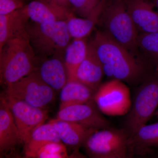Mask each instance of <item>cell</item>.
<instances>
[{
  "label": "cell",
  "mask_w": 158,
  "mask_h": 158,
  "mask_svg": "<svg viewBox=\"0 0 158 158\" xmlns=\"http://www.w3.org/2000/svg\"><path fill=\"white\" fill-rule=\"evenodd\" d=\"M101 63L104 75L112 80L133 84L141 83L153 72L104 31H96L90 41Z\"/></svg>",
  "instance_id": "1"
},
{
  "label": "cell",
  "mask_w": 158,
  "mask_h": 158,
  "mask_svg": "<svg viewBox=\"0 0 158 158\" xmlns=\"http://www.w3.org/2000/svg\"><path fill=\"white\" fill-rule=\"evenodd\" d=\"M27 30L12 37L0 49L1 83L7 86L36 70L38 61Z\"/></svg>",
  "instance_id": "2"
},
{
  "label": "cell",
  "mask_w": 158,
  "mask_h": 158,
  "mask_svg": "<svg viewBox=\"0 0 158 158\" xmlns=\"http://www.w3.org/2000/svg\"><path fill=\"white\" fill-rule=\"evenodd\" d=\"M26 30L38 61L52 57L64 59L71 37L66 21L27 24Z\"/></svg>",
  "instance_id": "3"
},
{
  "label": "cell",
  "mask_w": 158,
  "mask_h": 158,
  "mask_svg": "<svg viewBox=\"0 0 158 158\" xmlns=\"http://www.w3.org/2000/svg\"><path fill=\"white\" fill-rule=\"evenodd\" d=\"M98 24L110 38L135 56L138 33L123 0H107Z\"/></svg>",
  "instance_id": "4"
},
{
  "label": "cell",
  "mask_w": 158,
  "mask_h": 158,
  "mask_svg": "<svg viewBox=\"0 0 158 158\" xmlns=\"http://www.w3.org/2000/svg\"><path fill=\"white\" fill-rule=\"evenodd\" d=\"M158 108V71H153L141 82L132 101L124 129L129 136L147 124Z\"/></svg>",
  "instance_id": "5"
},
{
  "label": "cell",
  "mask_w": 158,
  "mask_h": 158,
  "mask_svg": "<svg viewBox=\"0 0 158 158\" xmlns=\"http://www.w3.org/2000/svg\"><path fill=\"white\" fill-rule=\"evenodd\" d=\"M128 138L129 135L124 129L107 128L94 132L83 148L88 158H108L125 155L129 154Z\"/></svg>",
  "instance_id": "6"
},
{
  "label": "cell",
  "mask_w": 158,
  "mask_h": 158,
  "mask_svg": "<svg viewBox=\"0 0 158 158\" xmlns=\"http://www.w3.org/2000/svg\"><path fill=\"white\" fill-rule=\"evenodd\" d=\"M5 94L44 109L55 98V90L43 81L37 69L28 75L6 86Z\"/></svg>",
  "instance_id": "7"
},
{
  "label": "cell",
  "mask_w": 158,
  "mask_h": 158,
  "mask_svg": "<svg viewBox=\"0 0 158 158\" xmlns=\"http://www.w3.org/2000/svg\"><path fill=\"white\" fill-rule=\"evenodd\" d=\"M94 101L101 113L109 116L127 115L132 104L128 87L115 79L100 85L94 93Z\"/></svg>",
  "instance_id": "8"
},
{
  "label": "cell",
  "mask_w": 158,
  "mask_h": 158,
  "mask_svg": "<svg viewBox=\"0 0 158 158\" xmlns=\"http://www.w3.org/2000/svg\"><path fill=\"white\" fill-rule=\"evenodd\" d=\"M3 95L12 113L24 145L34 130L46 121L48 111L6 94Z\"/></svg>",
  "instance_id": "9"
},
{
  "label": "cell",
  "mask_w": 158,
  "mask_h": 158,
  "mask_svg": "<svg viewBox=\"0 0 158 158\" xmlns=\"http://www.w3.org/2000/svg\"><path fill=\"white\" fill-rule=\"evenodd\" d=\"M103 115L93 101L59 110L54 119L74 123L97 131L111 127Z\"/></svg>",
  "instance_id": "10"
},
{
  "label": "cell",
  "mask_w": 158,
  "mask_h": 158,
  "mask_svg": "<svg viewBox=\"0 0 158 158\" xmlns=\"http://www.w3.org/2000/svg\"><path fill=\"white\" fill-rule=\"evenodd\" d=\"M138 34L158 32V12L148 0H123Z\"/></svg>",
  "instance_id": "11"
},
{
  "label": "cell",
  "mask_w": 158,
  "mask_h": 158,
  "mask_svg": "<svg viewBox=\"0 0 158 158\" xmlns=\"http://www.w3.org/2000/svg\"><path fill=\"white\" fill-rule=\"evenodd\" d=\"M29 19L37 23L67 21L74 15L71 10L49 0H34L25 6Z\"/></svg>",
  "instance_id": "12"
},
{
  "label": "cell",
  "mask_w": 158,
  "mask_h": 158,
  "mask_svg": "<svg viewBox=\"0 0 158 158\" xmlns=\"http://www.w3.org/2000/svg\"><path fill=\"white\" fill-rule=\"evenodd\" d=\"M22 143L18 129L6 99L2 95L0 102L1 154L15 150L16 146Z\"/></svg>",
  "instance_id": "13"
},
{
  "label": "cell",
  "mask_w": 158,
  "mask_h": 158,
  "mask_svg": "<svg viewBox=\"0 0 158 158\" xmlns=\"http://www.w3.org/2000/svg\"><path fill=\"white\" fill-rule=\"evenodd\" d=\"M129 153L134 158L142 157L158 147V122L142 126L128 141Z\"/></svg>",
  "instance_id": "14"
},
{
  "label": "cell",
  "mask_w": 158,
  "mask_h": 158,
  "mask_svg": "<svg viewBox=\"0 0 158 158\" xmlns=\"http://www.w3.org/2000/svg\"><path fill=\"white\" fill-rule=\"evenodd\" d=\"M104 75L101 63L92 44L88 42V53L77 71L75 81L81 82L95 92L100 86Z\"/></svg>",
  "instance_id": "15"
},
{
  "label": "cell",
  "mask_w": 158,
  "mask_h": 158,
  "mask_svg": "<svg viewBox=\"0 0 158 158\" xmlns=\"http://www.w3.org/2000/svg\"><path fill=\"white\" fill-rule=\"evenodd\" d=\"M49 122L53 125L61 141L73 151L83 147L89 137L96 131L70 122L54 119Z\"/></svg>",
  "instance_id": "16"
},
{
  "label": "cell",
  "mask_w": 158,
  "mask_h": 158,
  "mask_svg": "<svg viewBox=\"0 0 158 158\" xmlns=\"http://www.w3.org/2000/svg\"><path fill=\"white\" fill-rule=\"evenodd\" d=\"M37 71L43 81L55 91L61 90L68 81L64 59L52 57L43 60Z\"/></svg>",
  "instance_id": "17"
},
{
  "label": "cell",
  "mask_w": 158,
  "mask_h": 158,
  "mask_svg": "<svg viewBox=\"0 0 158 158\" xmlns=\"http://www.w3.org/2000/svg\"><path fill=\"white\" fill-rule=\"evenodd\" d=\"M29 20L25 6L6 15H0V49L9 40L23 33Z\"/></svg>",
  "instance_id": "18"
},
{
  "label": "cell",
  "mask_w": 158,
  "mask_h": 158,
  "mask_svg": "<svg viewBox=\"0 0 158 158\" xmlns=\"http://www.w3.org/2000/svg\"><path fill=\"white\" fill-rule=\"evenodd\" d=\"M107 1V0H102L88 17L78 18L74 15L66 21L71 38H86L90 35L96 25L98 24Z\"/></svg>",
  "instance_id": "19"
},
{
  "label": "cell",
  "mask_w": 158,
  "mask_h": 158,
  "mask_svg": "<svg viewBox=\"0 0 158 158\" xmlns=\"http://www.w3.org/2000/svg\"><path fill=\"white\" fill-rule=\"evenodd\" d=\"M62 142L53 125L49 121L38 127L32 132L23 145L24 156L34 158L36 153L46 144L52 142Z\"/></svg>",
  "instance_id": "20"
},
{
  "label": "cell",
  "mask_w": 158,
  "mask_h": 158,
  "mask_svg": "<svg viewBox=\"0 0 158 158\" xmlns=\"http://www.w3.org/2000/svg\"><path fill=\"white\" fill-rule=\"evenodd\" d=\"M95 91L77 81H69L60 90L59 110L94 101Z\"/></svg>",
  "instance_id": "21"
},
{
  "label": "cell",
  "mask_w": 158,
  "mask_h": 158,
  "mask_svg": "<svg viewBox=\"0 0 158 158\" xmlns=\"http://www.w3.org/2000/svg\"><path fill=\"white\" fill-rule=\"evenodd\" d=\"M88 42L86 38L74 39L69 43L64 54V63L68 76V81H75L79 66L88 53Z\"/></svg>",
  "instance_id": "22"
},
{
  "label": "cell",
  "mask_w": 158,
  "mask_h": 158,
  "mask_svg": "<svg viewBox=\"0 0 158 158\" xmlns=\"http://www.w3.org/2000/svg\"><path fill=\"white\" fill-rule=\"evenodd\" d=\"M137 47L148 59L150 64L158 69V32L138 34Z\"/></svg>",
  "instance_id": "23"
},
{
  "label": "cell",
  "mask_w": 158,
  "mask_h": 158,
  "mask_svg": "<svg viewBox=\"0 0 158 158\" xmlns=\"http://www.w3.org/2000/svg\"><path fill=\"white\" fill-rule=\"evenodd\" d=\"M68 156L65 145L62 142H52L39 149L34 158H66Z\"/></svg>",
  "instance_id": "24"
},
{
  "label": "cell",
  "mask_w": 158,
  "mask_h": 158,
  "mask_svg": "<svg viewBox=\"0 0 158 158\" xmlns=\"http://www.w3.org/2000/svg\"><path fill=\"white\" fill-rule=\"evenodd\" d=\"M102 0H69L74 14L81 18H87L98 6Z\"/></svg>",
  "instance_id": "25"
},
{
  "label": "cell",
  "mask_w": 158,
  "mask_h": 158,
  "mask_svg": "<svg viewBox=\"0 0 158 158\" xmlns=\"http://www.w3.org/2000/svg\"><path fill=\"white\" fill-rule=\"evenodd\" d=\"M25 2L20 0H0V15H6L23 8Z\"/></svg>",
  "instance_id": "26"
},
{
  "label": "cell",
  "mask_w": 158,
  "mask_h": 158,
  "mask_svg": "<svg viewBox=\"0 0 158 158\" xmlns=\"http://www.w3.org/2000/svg\"><path fill=\"white\" fill-rule=\"evenodd\" d=\"M66 158H88L80 152V149L74 150Z\"/></svg>",
  "instance_id": "27"
},
{
  "label": "cell",
  "mask_w": 158,
  "mask_h": 158,
  "mask_svg": "<svg viewBox=\"0 0 158 158\" xmlns=\"http://www.w3.org/2000/svg\"><path fill=\"white\" fill-rule=\"evenodd\" d=\"M49 1L56 3L59 6L71 10L69 0H49Z\"/></svg>",
  "instance_id": "28"
},
{
  "label": "cell",
  "mask_w": 158,
  "mask_h": 158,
  "mask_svg": "<svg viewBox=\"0 0 158 158\" xmlns=\"http://www.w3.org/2000/svg\"><path fill=\"white\" fill-rule=\"evenodd\" d=\"M15 150L6 153L1 154L0 158H17L19 156L15 152Z\"/></svg>",
  "instance_id": "29"
},
{
  "label": "cell",
  "mask_w": 158,
  "mask_h": 158,
  "mask_svg": "<svg viewBox=\"0 0 158 158\" xmlns=\"http://www.w3.org/2000/svg\"><path fill=\"white\" fill-rule=\"evenodd\" d=\"M142 158H158V147L152 149L147 155Z\"/></svg>",
  "instance_id": "30"
},
{
  "label": "cell",
  "mask_w": 158,
  "mask_h": 158,
  "mask_svg": "<svg viewBox=\"0 0 158 158\" xmlns=\"http://www.w3.org/2000/svg\"><path fill=\"white\" fill-rule=\"evenodd\" d=\"M108 158H135L132 156L128 154L125 155L115 156L111 157Z\"/></svg>",
  "instance_id": "31"
},
{
  "label": "cell",
  "mask_w": 158,
  "mask_h": 158,
  "mask_svg": "<svg viewBox=\"0 0 158 158\" xmlns=\"http://www.w3.org/2000/svg\"><path fill=\"white\" fill-rule=\"evenodd\" d=\"M151 2L157 7L158 9V0H151Z\"/></svg>",
  "instance_id": "32"
},
{
  "label": "cell",
  "mask_w": 158,
  "mask_h": 158,
  "mask_svg": "<svg viewBox=\"0 0 158 158\" xmlns=\"http://www.w3.org/2000/svg\"><path fill=\"white\" fill-rule=\"evenodd\" d=\"M154 116L156 117L158 119V108L157 110L156 111V113H155L154 115Z\"/></svg>",
  "instance_id": "33"
},
{
  "label": "cell",
  "mask_w": 158,
  "mask_h": 158,
  "mask_svg": "<svg viewBox=\"0 0 158 158\" xmlns=\"http://www.w3.org/2000/svg\"><path fill=\"white\" fill-rule=\"evenodd\" d=\"M17 158H27L25 156H23V157H22L20 156H19Z\"/></svg>",
  "instance_id": "34"
},
{
  "label": "cell",
  "mask_w": 158,
  "mask_h": 158,
  "mask_svg": "<svg viewBox=\"0 0 158 158\" xmlns=\"http://www.w3.org/2000/svg\"><path fill=\"white\" fill-rule=\"evenodd\" d=\"M20 1H23V2H26V1H28V0H20Z\"/></svg>",
  "instance_id": "35"
},
{
  "label": "cell",
  "mask_w": 158,
  "mask_h": 158,
  "mask_svg": "<svg viewBox=\"0 0 158 158\" xmlns=\"http://www.w3.org/2000/svg\"></svg>",
  "instance_id": "36"
}]
</instances>
